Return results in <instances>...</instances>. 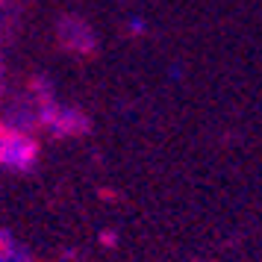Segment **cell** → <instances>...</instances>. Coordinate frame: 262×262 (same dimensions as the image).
Returning a JSON list of instances; mask_svg holds the SVG:
<instances>
[{
	"instance_id": "cell-1",
	"label": "cell",
	"mask_w": 262,
	"mask_h": 262,
	"mask_svg": "<svg viewBox=\"0 0 262 262\" xmlns=\"http://www.w3.org/2000/svg\"><path fill=\"white\" fill-rule=\"evenodd\" d=\"M0 262H30L27 250L21 245H15L6 233H0Z\"/></svg>"
}]
</instances>
